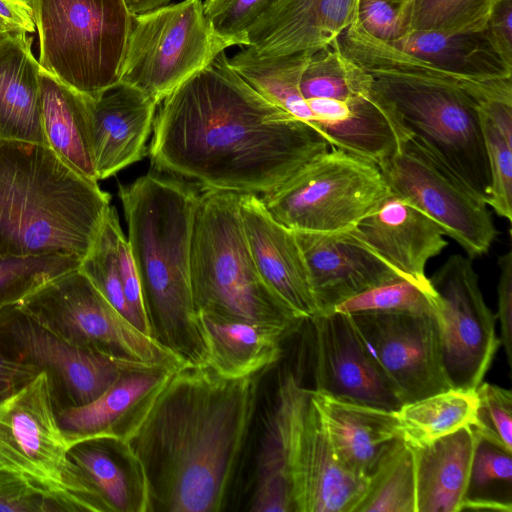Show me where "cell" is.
Wrapping results in <instances>:
<instances>
[{
    "label": "cell",
    "mask_w": 512,
    "mask_h": 512,
    "mask_svg": "<svg viewBox=\"0 0 512 512\" xmlns=\"http://www.w3.org/2000/svg\"><path fill=\"white\" fill-rule=\"evenodd\" d=\"M389 192L376 163L331 147L260 198L272 218L291 230L332 233L352 229Z\"/></svg>",
    "instance_id": "cell-10"
},
{
    "label": "cell",
    "mask_w": 512,
    "mask_h": 512,
    "mask_svg": "<svg viewBox=\"0 0 512 512\" xmlns=\"http://www.w3.org/2000/svg\"><path fill=\"white\" fill-rule=\"evenodd\" d=\"M41 121L46 146L81 176L98 182L87 97L41 68Z\"/></svg>",
    "instance_id": "cell-29"
},
{
    "label": "cell",
    "mask_w": 512,
    "mask_h": 512,
    "mask_svg": "<svg viewBox=\"0 0 512 512\" xmlns=\"http://www.w3.org/2000/svg\"><path fill=\"white\" fill-rule=\"evenodd\" d=\"M0 328L9 338L15 355L45 370L73 406L97 399L124 373L151 364L114 357L69 342L37 323L19 307L0 323Z\"/></svg>",
    "instance_id": "cell-16"
},
{
    "label": "cell",
    "mask_w": 512,
    "mask_h": 512,
    "mask_svg": "<svg viewBox=\"0 0 512 512\" xmlns=\"http://www.w3.org/2000/svg\"><path fill=\"white\" fill-rule=\"evenodd\" d=\"M118 195L151 336L185 366H207L190 282L199 192L184 181L148 173L131 184H119Z\"/></svg>",
    "instance_id": "cell-4"
},
{
    "label": "cell",
    "mask_w": 512,
    "mask_h": 512,
    "mask_svg": "<svg viewBox=\"0 0 512 512\" xmlns=\"http://www.w3.org/2000/svg\"><path fill=\"white\" fill-rule=\"evenodd\" d=\"M358 0H275L247 30L248 46L264 56L314 53L355 20Z\"/></svg>",
    "instance_id": "cell-21"
},
{
    "label": "cell",
    "mask_w": 512,
    "mask_h": 512,
    "mask_svg": "<svg viewBox=\"0 0 512 512\" xmlns=\"http://www.w3.org/2000/svg\"><path fill=\"white\" fill-rule=\"evenodd\" d=\"M400 3L401 0H358L357 19L369 34L391 44L400 37Z\"/></svg>",
    "instance_id": "cell-43"
},
{
    "label": "cell",
    "mask_w": 512,
    "mask_h": 512,
    "mask_svg": "<svg viewBox=\"0 0 512 512\" xmlns=\"http://www.w3.org/2000/svg\"><path fill=\"white\" fill-rule=\"evenodd\" d=\"M275 0H205L204 11L215 32L233 46H248L247 30Z\"/></svg>",
    "instance_id": "cell-42"
},
{
    "label": "cell",
    "mask_w": 512,
    "mask_h": 512,
    "mask_svg": "<svg viewBox=\"0 0 512 512\" xmlns=\"http://www.w3.org/2000/svg\"><path fill=\"white\" fill-rule=\"evenodd\" d=\"M255 376L226 379L208 366L177 370L125 439L139 461L148 512H218L257 403Z\"/></svg>",
    "instance_id": "cell-2"
},
{
    "label": "cell",
    "mask_w": 512,
    "mask_h": 512,
    "mask_svg": "<svg viewBox=\"0 0 512 512\" xmlns=\"http://www.w3.org/2000/svg\"><path fill=\"white\" fill-rule=\"evenodd\" d=\"M379 168L390 193L435 221L471 259L488 252L497 230L487 204L414 141Z\"/></svg>",
    "instance_id": "cell-13"
},
{
    "label": "cell",
    "mask_w": 512,
    "mask_h": 512,
    "mask_svg": "<svg viewBox=\"0 0 512 512\" xmlns=\"http://www.w3.org/2000/svg\"><path fill=\"white\" fill-rule=\"evenodd\" d=\"M350 230L399 274L423 287H431L427 262L448 245L435 221L390 192Z\"/></svg>",
    "instance_id": "cell-20"
},
{
    "label": "cell",
    "mask_w": 512,
    "mask_h": 512,
    "mask_svg": "<svg viewBox=\"0 0 512 512\" xmlns=\"http://www.w3.org/2000/svg\"><path fill=\"white\" fill-rule=\"evenodd\" d=\"M476 444L471 426L413 448L416 512H460Z\"/></svg>",
    "instance_id": "cell-27"
},
{
    "label": "cell",
    "mask_w": 512,
    "mask_h": 512,
    "mask_svg": "<svg viewBox=\"0 0 512 512\" xmlns=\"http://www.w3.org/2000/svg\"><path fill=\"white\" fill-rule=\"evenodd\" d=\"M159 105L152 165L203 189L263 195L331 148L244 81L225 51Z\"/></svg>",
    "instance_id": "cell-1"
},
{
    "label": "cell",
    "mask_w": 512,
    "mask_h": 512,
    "mask_svg": "<svg viewBox=\"0 0 512 512\" xmlns=\"http://www.w3.org/2000/svg\"><path fill=\"white\" fill-rule=\"evenodd\" d=\"M0 19L12 30L35 31L31 0H0Z\"/></svg>",
    "instance_id": "cell-46"
},
{
    "label": "cell",
    "mask_w": 512,
    "mask_h": 512,
    "mask_svg": "<svg viewBox=\"0 0 512 512\" xmlns=\"http://www.w3.org/2000/svg\"><path fill=\"white\" fill-rule=\"evenodd\" d=\"M348 317L367 356L402 403L451 388L434 312Z\"/></svg>",
    "instance_id": "cell-15"
},
{
    "label": "cell",
    "mask_w": 512,
    "mask_h": 512,
    "mask_svg": "<svg viewBox=\"0 0 512 512\" xmlns=\"http://www.w3.org/2000/svg\"><path fill=\"white\" fill-rule=\"evenodd\" d=\"M239 212L251 255L265 283L303 320L320 314L295 232L274 220L258 195L240 194Z\"/></svg>",
    "instance_id": "cell-19"
},
{
    "label": "cell",
    "mask_w": 512,
    "mask_h": 512,
    "mask_svg": "<svg viewBox=\"0 0 512 512\" xmlns=\"http://www.w3.org/2000/svg\"><path fill=\"white\" fill-rule=\"evenodd\" d=\"M111 196L46 145L0 141V256L64 255L82 260Z\"/></svg>",
    "instance_id": "cell-5"
},
{
    "label": "cell",
    "mask_w": 512,
    "mask_h": 512,
    "mask_svg": "<svg viewBox=\"0 0 512 512\" xmlns=\"http://www.w3.org/2000/svg\"><path fill=\"white\" fill-rule=\"evenodd\" d=\"M475 434L512 453V393L498 385L481 382L475 389Z\"/></svg>",
    "instance_id": "cell-40"
},
{
    "label": "cell",
    "mask_w": 512,
    "mask_h": 512,
    "mask_svg": "<svg viewBox=\"0 0 512 512\" xmlns=\"http://www.w3.org/2000/svg\"><path fill=\"white\" fill-rule=\"evenodd\" d=\"M263 445L283 467L294 512H355L368 481L340 464L311 389L292 373L279 385Z\"/></svg>",
    "instance_id": "cell-9"
},
{
    "label": "cell",
    "mask_w": 512,
    "mask_h": 512,
    "mask_svg": "<svg viewBox=\"0 0 512 512\" xmlns=\"http://www.w3.org/2000/svg\"><path fill=\"white\" fill-rule=\"evenodd\" d=\"M464 510L512 512V453L477 435Z\"/></svg>",
    "instance_id": "cell-36"
},
{
    "label": "cell",
    "mask_w": 512,
    "mask_h": 512,
    "mask_svg": "<svg viewBox=\"0 0 512 512\" xmlns=\"http://www.w3.org/2000/svg\"><path fill=\"white\" fill-rule=\"evenodd\" d=\"M310 55L264 56L246 46L229 58V65L265 99L313 127L312 113L300 91Z\"/></svg>",
    "instance_id": "cell-32"
},
{
    "label": "cell",
    "mask_w": 512,
    "mask_h": 512,
    "mask_svg": "<svg viewBox=\"0 0 512 512\" xmlns=\"http://www.w3.org/2000/svg\"><path fill=\"white\" fill-rule=\"evenodd\" d=\"M444 371L451 388L475 390L500 344L472 259L451 255L429 278Z\"/></svg>",
    "instance_id": "cell-14"
},
{
    "label": "cell",
    "mask_w": 512,
    "mask_h": 512,
    "mask_svg": "<svg viewBox=\"0 0 512 512\" xmlns=\"http://www.w3.org/2000/svg\"><path fill=\"white\" fill-rule=\"evenodd\" d=\"M171 0H125L133 16L146 13L170 3Z\"/></svg>",
    "instance_id": "cell-49"
},
{
    "label": "cell",
    "mask_w": 512,
    "mask_h": 512,
    "mask_svg": "<svg viewBox=\"0 0 512 512\" xmlns=\"http://www.w3.org/2000/svg\"><path fill=\"white\" fill-rule=\"evenodd\" d=\"M475 408V390L450 388L403 403L394 413L401 439L416 448L472 426Z\"/></svg>",
    "instance_id": "cell-33"
},
{
    "label": "cell",
    "mask_w": 512,
    "mask_h": 512,
    "mask_svg": "<svg viewBox=\"0 0 512 512\" xmlns=\"http://www.w3.org/2000/svg\"><path fill=\"white\" fill-rule=\"evenodd\" d=\"M53 392L42 369L27 381L0 387V489L44 502L54 512H110L70 455L97 438L61 426Z\"/></svg>",
    "instance_id": "cell-6"
},
{
    "label": "cell",
    "mask_w": 512,
    "mask_h": 512,
    "mask_svg": "<svg viewBox=\"0 0 512 512\" xmlns=\"http://www.w3.org/2000/svg\"><path fill=\"white\" fill-rule=\"evenodd\" d=\"M239 197L210 189L199 193L190 250L195 311L273 328L289 337L306 321L261 277L244 233Z\"/></svg>",
    "instance_id": "cell-7"
},
{
    "label": "cell",
    "mask_w": 512,
    "mask_h": 512,
    "mask_svg": "<svg viewBox=\"0 0 512 512\" xmlns=\"http://www.w3.org/2000/svg\"><path fill=\"white\" fill-rule=\"evenodd\" d=\"M87 101L97 177L103 180L147 154L146 143L159 104L121 83L97 99L87 97Z\"/></svg>",
    "instance_id": "cell-22"
},
{
    "label": "cell",
    "mask_w": 512,
    "mask_h": 512,
    "mask_svg": "<svg viewBox=\"0 0 512 512\" xmlns=\"http://www.w3.org/2000/svg\"><path fill=\"white\" fill-rule=\"evenodd\" d=\"M231 46L213 29L202 0L167 4L133 16L119 83L160 104Z\"/></svg>",
    "instance_id": "cell-11"
},
{
    "label": "cell",
    "mask_w": 512,
    "mask_h": 512,
    "mask_svg": "<svg viewBox=\"0 0 512 512\" xmlns=\"http://www.w3.org/2000/svg\"><path fill=\"white\" fill-rule=\"evenodd\" d=\"M489 45L512 69V0H499L483 30Z\"/></svg>",
    "instance_id": "cell-44"
},
{
    "label": "cell",
    "mask_w": 512,
    "mask_h": 512,
    "mask_svg": "<svg viewBox=\"0 0 512 512\" xmlns=\"http://www.w3.org/2000/svg\"><path fill=\"white\" fill-rule=\"evenodd\" d=\"M332 312L358 313H429L434 312V291L400 277L369 289L334 307Z\"/></svg>",
    "instance_id": "cell-39"
},
{
    "label": "cell",
    "mask_w": 512,
    "mask_h": 512,
    "mask_svg": "<svg viewBox=\"0 0 512 512\" xmlns=\"http://www.w3.org/2000/svg\"><path fill=\"white\" fill-rule=\"evenodd\" d=\"M207 350V366L226 379H240L276 364L282 357L283 332L258 324L198 314Z\"/></svg>",
    "instance_id": "cell-28"
},
{
    "label": "cell",
    "mask_w": 512,
    "mask_h": 512,
    "mask_svg": "<svg viewBox=\"0 0 512 512\" xmlns=\"http://www.w3.org/2000/svg\"><path fill=\"white\" fill-rule=\"evenodd\" d=\"M340 464L369 480L383 452L400 437L394 411L340 399L311 389Z\"/></svg>",
    "instance_id": "cell-25"
},
{
    "label": "cell",
    "mask_w": 512,
    "mask_h": 512,
    "mask_svg": "<svg viewBox=\"0 0 512 512\" xmlns=\"http://www.w3.org/2000/svg\"><path fill=\"white\" fill-rule=\"evenodd\" d=\"M366 74L339 50L336 40L310 55L300 80L305 100H347L366 90Z\"/></svg>",
    "instance_id": "cell-38"
},
{
    "label": "cell",
    "mask_w": 512,
    "mask_h": 512,
    "mask_svg": "<svg viewBox=\"0 0 512 512\" xmlns=\"http://www.w3.org/2000/svg\"><path fill=\"white\" fill-rule=\"evenodd\" d=\"M8 30H12V29H10V28L7 26V24H6L3 20H1V19H0V36H1L3 33H5L6 31H8Z\"/></svg>",
    "instance_id": "cell-50"
},
{
    "label": "cell",
    "mask_w": 512,
    "mask_h": 512,
    "mask_svg": "<svg viewBox=\"0 0 512 512\" xmlns=\"http://www.w3.org/2000/svg\"><path fill=\"white\" fill-rule=\"evenodd\" d=\"M308 321L315 391L391 411L403 404L367 356L348 315L321 313Z\"/></svg>",
    "instance_id": "cell-17"
},
{
    "label": "cell",
    "mask_w": 512,
    "mask_h": 512,
    "mask_svg": "<svg viewBox=\"0 0 512 512\" xmlns=\"http://www.w3.org/2000/svg\"><path fill=\"white\" fill-rule=\"evenodd\" d=\"M19 308L74 344L122 359L185 367L116 310L79 268L50 280Z\"/></svg>",
    "instance_id": "cell-12"
},
{
    "label": "cell",
    "mask_w": 512,
    "mask_h": 512,
    "mask_svg": "<svg viewBox=\"0 0 512 512\" xmlns=\"http://www.w3.org/2000/svg\"><path fill=\"white\" fill-rule=\"evenodd\" d=\"M391 44L458 75L476 79L512 78V69L493 51L483 31L462 34L408 32Z\"/></svg>",
    "instance_id": "cell-31"
},
{
    "label": "cell",
    "mask_w": 512,
    "mask_h": 512,
    "mask_svg": "<svg viewBox=\"0 0 512 512\" xmlns=\"http://www.w3.org/2000/svg\"><path fill=\"white\" fill-rule=\"evenodd\" d=\"M479 112V111H478ZM490 171L486 204L508 221L512 219V142L479 112Z\"/></svg>",
    "instance_id": "cell-41"
},
{
    "label": "cell",
    "mask_w": 512,
    "mask_h": 512,
    "mask_svg": "<svg viewBox=\"0 0 512 512\" xmlns=\"http://www.w3.org/2000/svg\"><path fill=\"white\" fill-rule=\"evenodd\" d=\"M40 67L90 99L120 80L133 15L125 0H31Z\"/></svg>",
    "instance_id": "cell-8"
},
{
    "label": "cell",
    "mask_w": 512,
    "mask_h": 512,
    "mask_svg": "<svg viewBox=\"0 0 512 512\" xmlns=\"http://www.w3.org/2000/svg\"><path fill=\"white\" fill-rule=\"evenodd\" d=\"M0 512H54L44 502L22 498L0 489Z\"/></svg>",
    "instance_id": "cell-48"
},
{
    "label": "cell",
    "mask_w": 512,
    "mask_h": 512,
    "mask_svg": "<svg viewBox=\"0 0 512 512\" xmlns=\"http://www.w3.org/2000/svg\"><path fill=\"white\" fill-rule=\"evenodd\" d=\"M500 276L497 286L498 313L501 327L500 342L509 366H512V253L508 251L498 259Z\"/></svg>",
    "instance_id": "cell-45"
},
{
    "label": "cell",
    "mask_w": 512,
    "mask_h": 512,
    "mask_svg": "<svg viewBox=\"0 0 512 512\" xmlns=\"http://www.w3.org/2000/svg\"><path fill=\"white\" fill-rule=\"evenodd\" d=\"M368 81L362 95L347 100L314 98L306 102L312 113L313 127L331 147L366 158L379 166L407 137L371 96Z\"/></svg>",
    "instance_id": "cell-24"
},
{
    "label": "cell",
    "mask_w": 512,
    "mask_h": 512,
    "mask_svg": "<svg viewBox=\"0 0 512 512\" xmlns=\"http://www.w3.org/2000/svg\"><path fill=\"white\" fill-rule=\"evenodd\" d=\"M80 263L64 255L0 256V323L40 287Z\"/></svg>",
    "instance_id": "cell-37"
},
{
    "label": "cell",
    "mask_w": 512,
    "mask_h": 512,
    "mask_svg": "<svg viewBox=\"0 0 512 512\" xmlns=\"http://www.w3.org/2000/svg\"><path fill=\"white\" fill-rule=\"evenodd\" d=\"M177 370L162 364L141 365L124 373L97 399L58 410V420L71 433L125 440Z\"/></svg>",
    "instance_id": "cell-23"
},
{
    "label": "cell",
    "mask_w": 512,
    "mask_h": 512,
    "mask_svg": "<svg viewBox=\"0 0 512 512\" xmlns=\"http://www.w3.org/2000/svg\"><path fill=\"white\" fill-rule=\"evenodd\" d=\"M294 232L320 314L332 312L335 306L358 294L403 277L351 230Z\"/></svg>",
    "instance_id": "cell-18"
},
{
    "label": "cell",
    "mask_w": 512,
    "mask_h": 512,
    "mask_svg": "<svg viewBox=\"0 0 512 512\" xmlns=\"http://www.w3.org/2000/svg\"><path fill=\"white\" fill-rule=\"evenodd\" d=\"M499 0H402L398 7L400 36L408 32L478 33Z\"/></svg>",
    "instance_id": "cell-35"
},
{
    "label": "cell",
    "mask_w": 512,
    "mask_h": 512,
    "mask_svg": "<svg viewBox=\"0 0 512 512\" xmlns=\"http://www.w3.org/2000/svg\"><path fill=\"white\" fill-rule=\"evenodd\" d=\"M23 30L0 36V141L45 143L40 64Z\"/></svg>",
    "instance_id": "cell-26"
},
{
    "label": "cell",
    "mask_w": 512,
    "mask_h": 512,
    "mask_svg": "<svg viewBox=\"0 0 512 512\" xmlns=\"http://www.w3.org/2000/svg\"><path fill=\"white\" fill-rule=\"evenodd\" d=\"M350 56L369 75L371 96L407 139L486 203L490 171L477 103L505 94L508 78L458 75L367 32L357 37Z\"/></svg>",
    "instance_id": "cell-3"
},
{
    "label": "cell",
    "mask_w": 512,
    "mask_h": 512,
    "mask_svg": "<svg viewBox=\"0 0 512 512\" xmlns=\"http://www.w3.org/2000/svg\"><path fill=\"white\" fill-rule=\"evenodd\" d=\"M39 370L34 364L0 350V387L27 381Z\"/></svg>",
    "instance_id": "cell-47"
},
{
    "label": "cell",
    "mask_w": 512,
    "mask_h": 512,
    "mask_svg": "<svg viewBox=\"0 0 512 512\" xmlns=\"http://www.w3.org/2000/svg\"><path fill=\"white\" fill-rule=\"evenodd\" d=\"M70 455L110 512H148L143 470L125 440H91L75 446Z\"/></svg>",
    "instance_id": "cell-30"
},
{
    "label": "cell",
    "mask_w": 512,
    "mask_h": 512,
    "mask_svg": "<svg viewBox=\"0 0 512 512\" xmlns=\"http://www.w3.org/2000/svg\"><path fill=\"white\" fill-rule=\"evenodd\" d=\"M414 450L397 438L369 476L355 512H416Z\"/></svg>",
    "instance_id": "cell-34"
}]
</instances>
